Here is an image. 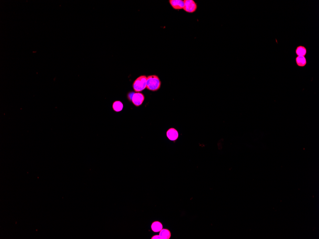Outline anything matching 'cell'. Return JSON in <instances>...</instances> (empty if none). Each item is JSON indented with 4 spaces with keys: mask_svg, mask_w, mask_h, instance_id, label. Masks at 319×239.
Listing matches in <instances>:
<instances>
[{
    "mask_svg": "<svg viewBox=\"0 0 319 239\" xmlns=\"http://www.w3.org/2000/svg\"><path fill=\"white\" fill-rule=\"evenodd\" d=\"M161 82L158 76L151 75L148 76L147 79L146 88L152 91H156L161 88Z\"/></svg>",
    "mask_w": 319,
    "mask_h": 239,
    "instance_id": "obj_1",
    "label": "cell"
},
{
    "mask_svg": "<svg viewBox=\"0 0 319 239\" xmlns=\"http://www.w3.org/2000/svg\"><path fill=\"white\" fill-rule=\"evenodd\" d=\"M147 79L146 75H141L134 81L133 87L136 92H142L146 88Z\"/></svg>",
    "mask_w": 319,
    "mask_h": 239,
    "instance_id": "obj_2",
    "label": "cell"
},
{
    "mask_svg": "<svg viewBox=\"0 0 319 239\" xmlns=\"http://www.w3.org/2000/svg\"><path fill=\"white\" fill-rule=\"evenodd\" d=\"M128 98L136 107L141 106L145 99L144 95L140 92L133 93L131 96L128 95Z\"/></svg>",
    "mask_w": 319,
    "mask_h": 239,
    "instance_id": "obj_3",
    "label": "cell"
},
{
    "mask_svg": "<svg viewBox=\"0 0 319 239\" xmlns=\"http://www.w3.org/2000/svg\"><path fill=\"white\" fill-rule=\"evenodd\" d=\"M184 10L188 13H193L196 10L197 6L196 3L193 0H185L184 1Z\"/></svg>",
    "mask_w": 319,
    "mask_h": 239,
    "instance_id": "obj_4",
    "label": "cell"
},
{
    "mask_svg": "<svg viewBox=\"0 0 319 239\" xmlns=\"http://www.w3.org/2000/svg\"><path fill=\"white\" fill-rule=\"evenodd\" d=\"M171 233L170 231L167 229H162L160 232L158 236L155 235L152 237V239H169L171 237Z\"/></svg>",
    "mask_w": 319,
    "mask_h": 239,
    "instance_id": "obj_5",
    "label": "cell"
},
{
    "mask_svg": "<svg viewBox=\"0 0 319 239\" xmlns=\"http://www.w3.org/2000/svg\"><path fill=\"white\" fill-rule=\"evenodd\" d=\"M166 136L170 140L175 141L178 138L179 133L174 128H171L167 131Z\"/></svg>",
    "mask_w": 319,
    "mask_h": 239,
    "instance_id": "obj_6",
    "label": "cell"
},
{
    "mask_svg": "<svg viewBox=\"0 0 319 239\" xmlns=\"http://www.w3.org/2000/svg\"><path fill=\"white\" fill-rule=\"evenodd\" d=\"M170 4L175 10H181L184 9V1L182 0H170Z\"/></svg>",
    "mask_w": 319,
    "mask_h": 239,
    "instance_id": "obj_7",
    "label": "cell"
},
{
    "mask_svg": "<svg viewBox=\"0 0 319 239\" xmlns=\"http://www.w3.org/2000/svg\"><path fill=\"white\" fill-rule=\"evenodd\" d=\"M163 225L159 221H155L153 222L151 226L152 230L154 232H159L163 229Z\"/></svg>",
    "mask_w": 319,
    "mask_h": 239,
    "instance_id": "obj_8",
    "label": "cell"
},
{
    "mask_svg": "<svg viewBox=\"0 0 319 239\" xmlns=\"http://www.w3.org/2000/svg\"><path fill=\"white\" fill-rule=\"evenodd\" d=\"M113 109L117 112L121 111L123 108V104L122 102L119 101H116L113 103L112 105Z\"/></svg>",
    "mask_w": 319,
    "mask_h": 239,
    "instance_id": "obj_9",
    "label": "cell"
},
{
    "mask_svg": "<svg viewBox=\"0 0 319 239\" xmlns=\"http://www.w3.org/2000/svg\"><path fill=\"white\" fill-rule=\"evenodd\" d=\"M297 64L299 66H304L306 65V59L305 57L303 56H298L296 59Z\"/></svg>",
    "mask_w": 319,
    "mask_h": 239,
    "instance_id": "obj_10",
    "label": "cell"
},
{
    "mask_svg": "<svg viewBox=\"0 0 319 239\" xmlns=\"http://www.w3.org/2000/svg\"><path fill=\"white\" fill-rule=\"evenodd\" d=\"M306 52H307L306 49L304 46H298L296 50V53L299 56H304V55L306 54Z\"/></svg>",
    "mask_w": 319,
    "mask_h": 239,
    "instance_id": "obj_11",
    "label": "cell"
}]
</instances>
